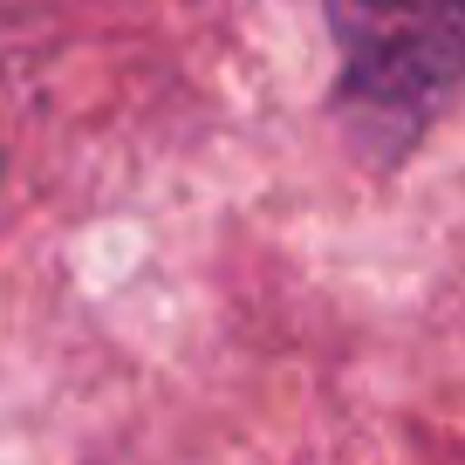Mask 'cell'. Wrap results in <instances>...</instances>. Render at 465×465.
Listing matches in <instances>:
<instances>
[{
    "label": "cell",
    "instance_id": "6da1fadb",
    "mask_svg": "<svg viewBox=\"0 0 465 465\" xmlns=\"http://www.w3.org/2000/svg\"><path fill=\"white\" fill-rule=\"evenodd\" d=\"M342 48V124L383 164L404 158L459 89V0H329Z\"/></svg>",
    "mask_w": 465,
    "mask_h": 465
}]
</instances>
